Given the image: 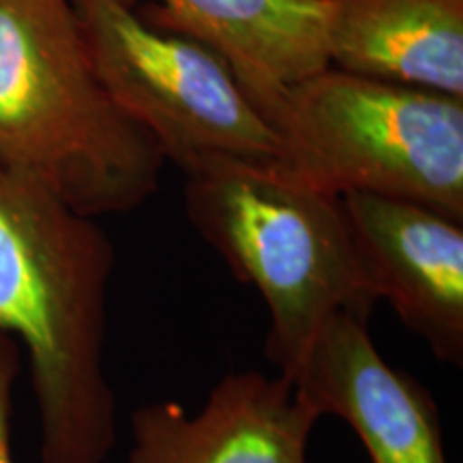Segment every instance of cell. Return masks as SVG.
<instances>
[{
  "label": "cell",
  "mask_w": 463,
  "mask_h": 463,
  "mask_svg": "<svg viewBox=\"0 0 463 463\" xmlns=\"http://www.w3.org/2000/svg\"><path fill=\"white\" fill-rule=\"evenodd\" d=\"M279 165L344 195L430 206L463 222V99L324 67L266 112Z\"/></svg>",
  "instance_id": "277c9868"
},
{
  "label": "cell",
  "mask_w": 463,
  "mask_h": 463,
  "mask_svg": "<svg viewBox=\"0 0 463 463\" xmlns=\"http://www.w3.org/2000/svg\"><path fill=\"white\" fill-rule=\"evenodd\" d=\"M20 373V345L0 333V463H14L11 455V402Z\"/></svg>",
  "instance_id": "8fae6325"
},
{
  "label": "cell",
  "mask_w": 463,
  "mask_h": 463,
  "mask_svg": "<svg viewBox=\"0 0 463 463\" xmlns=\"http://www.w3.org/2000/svg\"><path fill=\"white\" fill-rule=\"evenodd\" d=\"M320 419L286 375L228 373L198 414L174 402L137 408L127 463H307Z\"/></svg>",
  "instance_id": "ba28073f"
},
{
  "label": "cell",
  "mask_w": 463,
  "mask_h": 463,
  "mask_svg": "<svg viewBox=\"0 0 463 463\" xmlns=\"http://www.w3.org/2000/svg\"><path fill=\"white\" fill-rule=\"evenodd\" d=\"M133 9L140 0H120ZM326 0H150V26L204 43L266 116L279 95L328 67Z\"/></svg>",
  "instance_id": "9c48e42d"
},
{
  "label": "cell",
  "mask_w": 463,
  "mask_h": 463,
  "mask_svg": "<svg viewBox=\"0 0 463 463\" xmlns=\"http://www.w3.org/2000/svg\"><path fill=\"white\" fill-rule=\"evenodd\" d=\"M164 164L103 86L71 0H0V167L97 219L142 206Z\"/></svg>",
  "instance_id": "7a4b0ae2"
},
{
  "label": "cell",
  "mask_w": 463,
  "mask_h": 463,
  "mask_svg": "<svg viewBox=\"0 0 463 463\" xmlns=\"http://www.w3.org/2000/svg\"><path fill=\"white\" fill-rule=\"evenodd\" d=\"M367 324L328 320L289 380L317 414L354 430L372 463H449L431 395L384 361Z\"/></svg>",
  "instance_id": "52a82bcc"
},
{
  "label": "cell",
  "mask_w": 463,
  "mask_h": 463,
  "mask_svg": "<svg viewBox=\"0 0 463 463\" xmlns=\"http://www.w3.org/2000/svg\"><path fill=\"white\" fill-rule=\"evenodd\" d=\"M184 178L191 225L264 300V352L281 375L297 372L335 316L369 320L378 298L341 198L262 161L211 159Z\"/></svg>",
  "instance_id": "3957f363"
},
{
  "label": "cell",
  "mask_w": 463,
  "mask_h": 463,
  "mask_svg": "<svg viewBox=\"0 0 463 463\" xmlns=\"http://www.w3.org/2000/svg\"><path fill=\"white\" fill-rule=\"evenodd\" d=\"M373 297L425 341L438 361L463 364V222L416 202L341 198Z\"/></svg>",
  "instance_id": "8992f818"
},
{
  "label": "cell",
  "mask_w": 463,
  "mask_h": 463,
  "mask_svg": "<svg viewBox=\"0 0 463 463\" xmlns=\"http://www.w3.org/2000/svg\"><path fill=\"white\" fill-rule=\"evenodd\" d=\"M328 67L463 99V0H326Z\"/></svg>",
  "instance_id": "30bf717a"
},
{
  "label": "cell",
  "mask_w": 463,
  "mask_h": 463,
  "mask_svg": "<svg viewBox=\"0 0 463 463\" xmlns=\"http://www.w3.org/2000/svg\"><path fill=\"white\" fill-rule=\"evenodd\" d=\"M114 260L95 217L0 167V333L26 352L42 463H106L116 447L103 354Z\"/></svg>",
  "instance_id": "6da1fadb"
},
{
  "label": "cell",
  "mask_w": 463,
  "mask_h": 463,
  "mask_svg": "<svg viewBox=\"0 0 463 463\" xmlns=\"http://www.w3.org/2000/svg\"><path fill=\"white\" fill-rule=\"evenodd\" d=\"M71 3L103 86L165 161L183 172L211 159L279 164V136L222 56L120 0Z\"/></svg>",
  "instance_id": "5b68a950"
}]
</instances>
